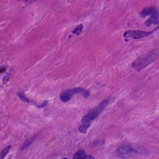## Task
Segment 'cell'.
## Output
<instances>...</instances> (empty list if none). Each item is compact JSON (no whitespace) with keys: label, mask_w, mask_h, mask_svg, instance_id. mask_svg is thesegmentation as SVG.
Instances as JSON below:
<instances>
[{"label":"cell","mask_w":159,"mask_h":159,"mask_svg":"<svg viewBox=\"0 0 159 159\" xmlns=\"http://www.w3.org/2000/svg\"><path fill=\"white\" fill-rule=\"evenodd\" d=\"M11 148V147L10 145H8V146L6 147H5V149H4L2 150V151L1 152V159H3L8 154V152H9Z\"/></svg>","instance_id":"11"},{"label":"cell","mask_w":159,"mask_h":159,"mask_svg":"<svg viewBox=\"0 0 159 159\" xmlns=\"http://www.w3.org/2000/svg\"><path fill=\"white\" fill-rule=\"evenodd\" d=\"M109 102V99L104 100L102 101L98 106H97L96 108L89 110L87 115L83 116L82 120H81V122H82V123L91 124V121L93 120L96 119L100 114L103 112L104 109L108 104Z\"/></svg>","instance_id":"3"},{"label":"cell","mask_w":159,"mask_h":159,"mask_svg":"<svg viewBox=\"0 0 159 159\" xmlns=\"http://www.w3.org/2000/svg\"><path fill=\"white\" fill-rule=\"evenodd\" d=\"M74 94H81L85 98H87L90 95V92L87 89L81 87L68 89L61 93L60 95V99L62 101L67 103L72 99Z\"/></svg>","instance_id":"4"},{"label":"cell","mask_w":159,"mask_h":159,"mask_svg":"<svg viewBox=\"0 0 159 159\" xmlns=\"http://www.w3.org/2000/svg\"><path fill=\"white\" fill-rule=\"evenodd\" d=\"M83 29V24H80V25L77 26L75 27V29L72 31V33L75 34V35H79L81 32V31H82Z\"/></svg>","instance_id":"10"},{"label":"cell","mask_w":159,"mask_h":159,"mask_svg":"<svg viewBox=\"0 0 159 159\" xmlns=\"http://www.w3.org/2000/svg\"><path fill=\"white\" fill-rule=\"evenodd\" d=\"M87 156L86 152L83 149H79L73 156V159H85Z\"/></svg>","instance_id":"7"},{"label":"cell","mask_w":159,"mask_h":159,"mask_svg":"<svg viewBox=\"0 0 159 159\" xmlns=\"http://www.w3.org/2000/svg\"><path fill=\"white\" fill-rule=\"evenodd\" d=\"M62 159H68V158H63Z\"/></svg>","instance_id":"14"},{"label":"cell","mask_w":159,"mask_h":159,"mask_svg":"<svg viewBox=\"0 0 159 159\" xmlns=\"http://www.w3.org/2000/svg\"><path fill=\"white\" fill-rule=\"evenodd\" d=\"M159 58V50L153 49L139 57L132 63V67L140 72Z\"/></svg>","instance_id":"1"},{"label":"cell","mask_w":159,"mask_h":159,"mask_svg":"<svg viewBox=\"0 0 159 159\" xmlns=\"http://www.w3.org/2000/svg\"><path fill=\"white\" fill-rule=\"evenodd\" d=\"M140 16L142 18L150 16V18L145 21V25L150 27L151 25L159 24V10L157 6L145 7L140 13Z\"/></svg>","instance_id":"2"},{"label":"cell","mask_w":159,"mask_h":159,"mask_svg":"<svg viewBox=\"0 0 159 159\" xmlns=\"http://www.w3.org/2000/svg\"><path fill=\"white\" fill-rule=\"evenodd\" d=\"M158 28H156V29H154L152 31H139V30H128L127 31H126L124 33V37L125 39L132 38L134 39H138L144 38L147 36L153 34L155 31L158 29Z\"/></svg>","instance_id":"5"},{"label":"cell","mask_w":159,"mask_h":159,"mask_svg":"<svg viewBox=\"0 0 159 159\" xmlns=\"http://www.w3.org/2000/svg\"><path fill=\"white\" fill-rule=\"evenodd\" d=\"M18 95L19 97V98L21 99L22 101H23L24 102H26V103H30L31 102L30 100L25 95H24L23 91H18Z\"/></svg>","instance_id":"9"},{"label":"cell","mask_w":159,"mask_h":159,"mask_svg":"<svg viewBox=\"0 0 159 159\" xmlns=\"http://www.w3.org/2000/svg\"><path fill=\"white\" fill-rule=\"evenodd\" d=\"M35 139V136H33L32 137L29 139H28L27 141H25V142L23 144V145H22V147L21 148H20V150H23L24 149H26V148H27L28 147H29L32 142H33V141H34V139Z\"/></svg>","instance_id":"8"},{"label":"cell","mask_w":159,"mask_h":159,"mask_svg":"<svg viewBox=\"0 0 159 159\" xmlns=\"http://www.w3.org/2000/svg\"><path fill=\"white\" fill-rule=\"evenodd\" d=\"M85 159H95V158L91 155H87Z\"/></svg>","instance_id":"13"},{"label":"cell","mask_w":159,"mask_h":159,"mask_svg":"<svg viewBox=\"0 0 159 159\" xmlns=\"http://www.w3.org/2000/svg\"><path fill=\"white\" fill-rule=\"evenodd\" d=\"M117 152L120 157L126 158L131 153L136 152V150L129 144H123L117 149Z\"/></svg>","instance_id":"6"},{"label":"cell","mask_w":159,"mask_h":159,"mask_svg":"<svg viewBox=\"0 0 159 159\" xmlns=\"http://www.w3.org/2000/svg\"><path fill=\"white\" fill-rule=\"evenodd\" d=\"M21 1H24V3H26V4H31L32 3L36 1L37 0H21Z\"/></svg>","instance_id":"12"}]
</instances>
